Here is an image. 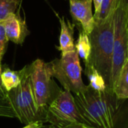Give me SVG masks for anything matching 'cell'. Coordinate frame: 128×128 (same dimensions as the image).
I'll return each instance as SVG.
<instances>
[{
    "label": "cell",
    "instance_id": "obj_20",
    "mask_svg": "<svg viewBox=\"0 0 128 128\" xmlns=\"http://www.w3.org/2000/svg\"><path fill=\"white\" fill-rule=\"evenodd\" d=\"M1 74H2V66H0V97L5 98V95H6L7 92L5 91V89L3 87L2 82V79H1Z\"/></svg>",
    "mask_w": 128,
    "mask_h": 128
},
{
    "label": "cell",
    "instance_id": "obj_11",
    "mask_svg": "<svg viewBox=\"0 0 128 128\" xmlns=\"http://www.w3.org/2000/svg\"><path fill=\"white\" fill-rule=\"evenodd\" d=\"M25 69L26 67H24L20 70L15 71L4 66L3 70H2L1 79L3 87L7 92L16 88L20 84L25 72Z\"/></svg>",
    "mask_w": 128,
    "mask_h": 128
},
{
    "label": "cell",
    "instance_id": "obj_5",
    "mask_svg": "<svg viewBox=\"0 0 128 128\" xmlns=\"http://www.w3.org/2000/svg\"><path fill=\"white\" fill-rule=\"evenodd\" d=\"M32 92L38 106L46 115L47 107L61 89L52 80L49 63L36 59L28 65Z\"/></svg>",
    "mask_w": 128,
    "mask_h": 128
},
{
    "label": "cell",
    "instance_id": "obj_19",
    "mask_svg": "<svg viewBox=\"0 0 128 128\" xmlns=\"http://www.w3.org/2000/svg\"><path fill=\"white\" fill-rule=\"evenodd\" d=\"M44 123V122H43L42 121H37V122H34L26 124L22 128H43Z\"/></svg>",
    "mask_w": 128,
    "mask_h": 128
},
{
    "label": "cell",
    "instance_id": "obj_6",
    "mask_svg": "<svg viewBox=\"0 0 128 128\" xmlns=\"http://www.w3.org/2000/svg\"><path fill=\"white\" fill-rule=\"evenodd\" d=\"M127 16L128 8L118 4L113 13V52L110 82V89L112 92L122 67L128 58Z\"/></svg>",
    "mask_w": 128,
    "mask_h": 128
},
{
    "label": "cell",
    "instance_id": "obj_3",
    "mask_svg": "<svg viewBox=\"0 0 128 128\" xmlns=\"http://www.w3.org/2000/svg\"><path fill=\"white\" fill-rule=\"evenodd\" d=\"M25 67V72L20 84L7 92L5 98L22 124H28L37 121L46 122V115L38 106L32 92L28 65Z\"/></svg>",
    "mask_w": 128,
    "mask_h": 128
},
{
    "label": "cell",
    "instance_id": "obj_2",
    "mask_svg": "<svg viewBox=\"0 0 128 128\" xmlns=\"http://www.w3.org/2000/svg\"><path fill=\"white\" fill-rule=\"evenodd\" d=\"M113 34V14L104 21H94V28L88 34L92 46L91 55L88 61L85 63L90 64L97 70L110 92Z\"/></svg>",
    "mask_w": 128,
    "mask_h": 128
},
{
    "label": "cell",
    "instance_id": "obj_15",
    "mask_svg": "<svg viewBox=\"0 0 128 128\" xmlns=\"http://www.w3.org/2000/svg\"><path fill=\"white\" fill-rule=\"evenodd\" d=\"M118 0H102L99 11L94 14V21H104L112 16L117 7Z\"/></svg>",
    "mask_w": 128,
    "mask_h": 128
},
{
    "label": "cell",
    "instance_id": "obj_24",
    "mask_svg": "<svg viewBox=\"0 0 128 128\" xmlns=\"http://www.w3.org/2000/svg\"><path fill=\"white\" fill-rule=\"evenodd\" d=\"M127 32H128V16H127Z\"/></svg>",
    "mask_w": 128,
    "mask_h": 128
},
{
    "label": "cell",
    "instance_id": "obj_10",
    "mask_svg": "<svg viewBox=\"0 0 128 128\" xmlns=\"http://www.w3.org/2000/svg\"><path fill=\"white\" fill-rule=\"evenodd\" d=\"M59 22L61 24V32L59 36V46L58 50L62 52V54L73 51L76 50L74 40V24H71L69 20H65L64 17H60L56 14Z\"/></svg>",
    "mask_w": 128,
    "mask_h": 128
},
{
    "label": "cell",
    "instance_id": "obj_12",
    "mask_svg": "<svg viewBox=\"0 0 128 128\" xmlns=\"http://www.w3.org/2000/svg\"><path fill=\"white\" fill-rule=\"evenodd\" d=\"M113 92L118 100L128 98V59L127 58L121 70L118 79L114 86Z\"/></svg>",
    "mask_w": 128,
    "mask_h": 128
},
{
    "label": "cell",
    "instance_id": "obj_23",
    "mask_svg": "<svg viewBox=\"0 0 128 128\" xmlns=\"http://www.w3.org/2000/svg\"><path fill=\"white\" fill-rule=\"evenodd\" d=\"M118 4H121L123 7L128 8V0H118L117 2V5Z\"/></svg>",
    "mask_w": 128,
    "mask_h": 128
},
{
    "label": "cell",
    "instance_id": "obj_14",
    "mask_svg": "<svg viewBox=\"0 0 128 128\" xmlns=\"http://www.w3.org/2000/svg\"><path fill=\"white\" fill-rule=\"evenodd\" d=\"M76 50L79 55V57L83 59L84 62L86 63L90 57L92 46L88 35L85 33L82 30H80L79 38L76 44H75Z\"/></svg>",
    "mask_w": 128,
    "mask_h": 128
},
{
    "label": "cell",
    "instance_id": "obj_22",
    "mask_svg": "<svg viewBox=\"0 0 128 128\" xmlns=\"http://www.w3.org/2000/svg\"><path fill=\"white\" fill-rule=\"evenodd\" d=\"M93 2H94V14H96L99 11L102 0H93Z\"/></svg>",
    "mask_w": 128,
    "mask_h": 128
},
{
    "label": "cell",
    "instance_id": "obj_26",
    "mask_svg": "<svg viewBox=\"0 0 128 128\" xmlns=\"http://www.w3.org/2000/svg\"></svg>",
    "mask_w": 128,
    "mask_h": 128
},
{
    "label": "cell",
    "instance_id": "obj_25",
    "mask_svg": "<svg viewBox=\"0 0 128 128\" xmlns=\"http://www.w3.org/2000/svg\"><path fill=\"white\" fill-rule=\"evenodd\" d=\"M54 128L53 126H52V125H50V126H49V127H48V128Z\"/></svg>",
    "mask_w": 128,
    "mask_h": 128
},
{
    "label": "cell",
    "instance_id": "obj_18",
    "mask_svg": "<svg viewBox=\"0 0 128 128\" xmlns=\"http://www.w3.org/2000/svg\"><path fill=\"white\" fill-rule=\"evenodd\" d=\"M8 39L6 36L5 29L2 22H0V66H2V60L5 52V49Z\"/></svg>",
    "mask_w": 128,
    "mask_h": 128
},
{
    "label": "cell",
    "instance_id": "obj_17",
    "mask_svg": "<svg viewBox=\"0 0 128 128\" xmlns=\"http://www.w3.org/2000/svg\"><path fill=\"white\" fill-rule=\"evenodd\" d=\"M0 117L16 118V113L6 98L0 97Z\"/></svg>",
    "mask_w": 128,
    "mask_h": 128
},
{
    "label": "cell",
    "instance_id": "obj_9",
    "mask_svg": "<svg viewBox=\"0 0 128 128\" xmlns=\"http://www.w3.org/2000/svg\"><path fill=\"white\" fill-rule=\"evenodd\" d=\"M2 22L8 40L16 44H22L26 36L29 34L26 22L14 13L8 15Z\"/></svg>",
    "mask_w": 128,
    "mask_h": 128
},
{
    "label": "cell",
    "instance_id": "obj_8",
    "mask_svg": "<svg viewBox=\"0 0 128 128\" xmlns=\"http://www.w3.org/2000/svg\"><path fill=\"white\" fill-rule=\"evenodd\" d=\"M70 12L74 21V25L79 24L88 35L94 26V18L92 13L93 0H69Z\"/></svg>",
    "mask_w": 128,
    "mask_h": 128
},
{
    "label": "cell",
    "instance_id": "obj_4",
    "mask_svg": "<svg viewBox=\"0 0 128 128\" xmlns=\"http://www.w3.org/2000/svg\"><path fill=\"white\" fill-rule=\"evenodd\" d=\"M52 77H55L61 83L64 90L74 94L86 90L82 79V67L80 57L76 50L62 54L60 58L49 62Z\"/></svg>",
    "mask_w": 128,
    "mask_h": 128
},
{
    "label": "cell",
    "instance_id": "obj_1",
    "mask_svg": "<svg viewBox=\"0 0 128 128\" xmlns=\"http://www.w3.org/2000/svg\"><path fill=\"white\" fill-rule=\"evenodd\" d=\"M78 111L91 128H113L118 111L117 98L110 92H98L88 86L84 92L74 94Z\"/></svg>",
    "mask_w": 128,
    "mask_h": 128
},
{
    "label": "cell",
    "instance_id": "obj_21",
    "mask_svg": "<svg viewBox=\"0 0 128 128\" xmlns=\"http://www.w3.org/2000/svg\"><path fill=\"white\" fill-rule=\"evenodd\" d=\"M64 128H91L83 124H70Z\"/></svg>",
    "mask_w": 128,
    "mask_h": 128
},
{
    "label": "cell",
    "instance_id": "obj_13",
    "mask_svg": "<svg viewBox=\"0 0 128 128\" xmlns=\"http://www.w3.org/2000/svg\"><path fill=\"white\" fill-rule=\"evenodd\" d=\"M85 74L89 80V86L98 92L110 91L103 76L90 64H85Z\"/></svg>",
    "mask_w": 128,
    "mask_h": 128
},
{
    "label": "cell",
    "instance_id": "obj_7",
    "mask_svg": "<svg viewBox=\"0 0 128 128\" xmlns=\"http://www.w3.org/2000/svg\"><path fill=\"white\" fill-rule=\"evenodd\" d=\"M46 122L55 128H64L70 124L86 125L78 111L72 93L62 89L47 107Z\"/></svg>",
    "mask_w": 128,
    "mask_h": 128
},
{
    "label": "cell",
    "instance_id": "obj_16",
    "mask_svg": "<svg viewBox=\"0 0 128 128\" xmlns=\"http://www.w3.org/2000/svg\"><path fill=\"white\" fill-rule=\"evenodd\" d=\"M17 4L18 0H0V22L4 21L10 14H14Z\"/></svg>",
    "mask_w": 128,
    "mask_h": 128
}]
</instances>
